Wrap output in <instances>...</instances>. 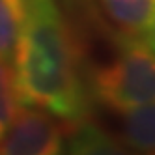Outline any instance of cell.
Segmentation results:
<instances>
[{
    "label": "cell",
    "instance_id": "1",
    "mask_svg": "<svg viewBox=\"0 0 155 155\" xmlns=\"http://www.w3.org/2000/svg\"><path fill=\"white\" fill-rule=\"evenodd\" d=\"M12 60L23 105L43 108L71 125L86 118L90 95L84 81V49L64 0H26Z\"/></svg>",
    "mask_w": 155,
    "mask_h": 155
},
{
    "label": "cell",
    "instance_id": "2",
    "mask_svg": "<svg viewBox=\"0 0 155 155\" xmlns=\"http://www.w3.org/2000/svg\"><path fill=\"white\" fill-rule=\"evenodd\" d=\"M86 90L90 99L110 112L155 101V54L138 36L116 34L114 49L107 62L86 68Z\"/></svg>",
    "mask_w": 155,
    "mask_h": 155
},
{
    "label": "cell",
    "instance_id": "3",
    "mask_svg": "<svg viewBox=\"0 0 155 155\" xmlns=\"http://www.w3.org/2000/svg\"><path fill=\"white\" fill-rule=\"evenodd\" d=\"M69 127L43 108L19 110L0 137V155H60Z\"/></svg>",
    "mask_w": 155,
    "mask_h": 155
},
{
    "label": "cell",
    "instance_id": "4",
    "mask_svg": "<svg viewBox=\"0 0 155 155\" xmlns=\"http://www.w3.org/2000/svg\"><path fill=\"white\" fill-rule=\"evenodd\" d=\"M65 137L60 155H138L118 137L86 118L73 124Z\"/></svg>",
    "mask_w": 155,
    "mask_h": 155
},
{
    "label": "cell",
    "instance_id": "5",
    "mask_svg": "<svg viewBox=\"0 0 155 155\" xmlns=\"http://www.w3.org/2000/svg\"><path fill=\"white\" fill-rule=\"evenodd\" d=\"M103 19L114 32L140 36L155 13V0H97Z\"/></svg>",
    "mask_w": 155,
    "mask_h": 155
},
{
    "label": "cell",
    "instance_id": "6",
    "mask_svg": "<svg viewBox=\"0 0 155 155\" xmlns=\"http://www.w3.org/2000/svg\"><path fill=\"white\" fill-rule=\"evenodd\" d=\"M120 140L138 155H155V101L120 114Z\"/></svg>",
    "mask_w": 155,
    "mask_h": 155
},
{
    "label": "cell",
    "instance_id": "7",
    "mask_svg": "<svg viewBox=\"0 0 155 155\" xmlns=\"http://www.w3.org/2000/svg\"><path fill=\"white\" fill-rule=\"evenodd\" d=\"M26 15V0H0V56L12 60Z\"/></svg>",
    "mask_w": 155,
    "mask_h": 155
},
{
    "label": "cell",
    "instance_id": "8",
    "mask_svg": "<svg viewBox=\"0 0 155 155\" xmlns=\"http://www.w3.org/2000/svg\"><path fill=\"white\" fill-rule=\"evenodd\" d=\"M19 94L15 86V75L13 68L9 65L8 60L0 56V137L9 127L13 118L19 112Z\"/></svg>",
    "mask_w": 155,
    "mask_h": 155
},
{
    "label": "cell",
    "instance_id": "9",
    "mask_svg": "<svg viewBox=\"0 0 155 155\" xmlns=\"http://www.w3.org/2000/svg\"><path fill=\"white\" fill-rule=\"evenodd\" d=\"M142 34H144V43H146V45L151 49V52L155 54V13H153L150 25L146 26V30H144Z\"/></svg>",
    "mask_w": 155,
    "mask_h": 155
}]
</instances>
